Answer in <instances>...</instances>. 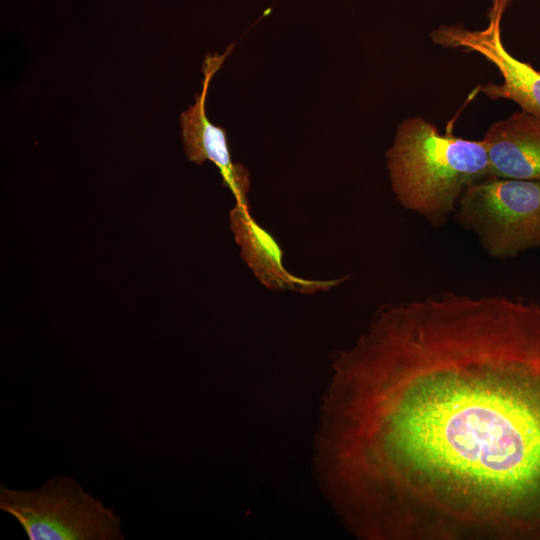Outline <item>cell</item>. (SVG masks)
Masks as SVG:
<instances>
[{"instance_id": "5", "label": "cell", "mask_w": 540, "mask_h": 540, "mask_svg": "<svg viewBox=\"0 0 540 540\" xmlns=\"http://www.w3.org/2000/svg\"><path fill=\"white\" fill-rule=\"evenodd\" d=\"M510 0H494L489 23L482 30L463 26H441L431 33L434 44L475 52L493 64L502 82L488 83L480 91L492 100L507 99L521 110L540 116V72L507 51L501 36V19Z\"/></svg>"}, {"instance_id": "3", "label": "cell", "mask_w": 540, "mask_h": 540, "mask_svg": "<svg viewBox=\"0 0 540 540\" xmlns=\"http://www.w3.org/2000/svg\"><path fill=\"white\" fill-rule=\"evenodd\" d=\"M453 217L492 258L509 259L540 247V179L477 180L460 196Z\"/></svg>"}, {"instance_id": "1", "label": "cell", "mask_w": 540, "mask_h": 540, "mask_svg": "<svg viewBox=\"0 0 540 540\" xmlns=\"http://www.w3.org/2000/svg\"><path fill=\"white\" fill-rule=\"evenodd\" d=\"M316 447L367 540H540V304H386L337 353Z\"/></svg>"}, {"instance_id": "4", "label": "cell", "mask_w": 540, "mask_h": 540, "mask_svg": "<svg viewBox=\"0 0 540 540\" xmlns=\"http://www.w3.org/2000/svg\"><path fill=\"white\" fill-rule=\"evenodd\" d=\"M0 509L29 540H123L121 518L73 478L58 476L34 490L0 486Z\"/></svg>"}, {"instance_id": "7", "label": "cell", "mask_w": 540, "mask_h": 540, "mask_svg": "<svg viewBox=\"0 0 540 540\" xmlns=\"http://www.w3.org/2000/svg\"><path fill=\"white\" fill-rule=\"evenodd\" d=\"M230 228L241 249V257L255 277L268 289L291 290L303 294L328 291L347 277L331 280L305 279L283 265V251L276 239L260 226L249 205L236 203L229 214Z\"/></svg>"}, {"instance_id": "8", "label": "cell", "mask_w": 540, "mask_h": 540, "mask_svg": "<svg viewBox=\"0 0 540 540\" xmlns=\"http://www.w3.org/2000/svg\"><path fill=\"white\" fill-rule=\"evenodd\" d=\"M489 176L540 179V116L518 111L494 122L482 139Z\"/></svg>"}, {"instance_id": "6", "label": "cell", "mask_w": 540, "mask_h": 540, "mask_svg": "<svg viewBox=\"0 0 540 540\" xmlns=\"http://www.w3.org/2000/svg\"><path fill=\"white\" fill-rule=\"evenodd\" d=\"M234 44L223 54H208L203 62L202 91L195 95V103L181 116L182 140L187 159L198 165L213 162L220 171L223 185L228 187L236 203L249 205L250 178L248 170L231 158L226 131L212 124L206 116V96L214 74L221 68Z\"/></svg>"}, {"instance_id": "2", "label": "cell", "mask_w": 540, "mask_h": 540, "mask_svg": "<svg viewBox=\"0 0 540 540\" xmlns=\"http://www.w3.org/2000/svg\"><path fill=\"white\" fill-rule=\"evenodd\" d=\"M386 158L396 200L435 228L448 223L467 186L489 176L482 139L441 134L421 117L398 125Z\"/></svg>"}]
</instances>
